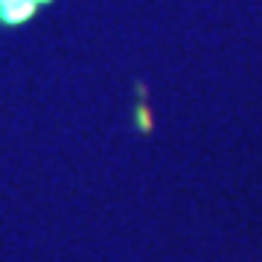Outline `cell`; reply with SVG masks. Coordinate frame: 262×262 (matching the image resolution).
<instances>
[{"instance_id":"obj_1","label":"cell","mask_w":262,"mask_h":262,"mask_svg":"<svg viewBox=\"0 0 262 262\" xmlns=\"http://www.w3.org/2000/svg\"><path fill=\"white\" fill-rule=\"evenodd\" d=\"M41 3L47 0H0V24L3 27H18L27 18H32Z\"/></svg>"}]
</instances>
